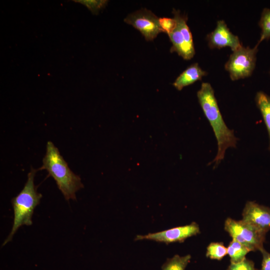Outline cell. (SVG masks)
Masks as SVG:
<instances>
[{
  "instance_id": "cell-1",
  "label": "cell",
  "mask_w": 270,
  "mask_h": 270,
  "mask_svg": "<svg viewBox=\"0 0 270 270\" xmlns=\"http://www.w3.org/2000/svg\"><path fill=\"white\" fill-rule=\"evenodd\" d=\"M197 97L217 141L216 155L210 163H214V166H217L224 160L226 150L230 148L236 147L238 138L235 136L234 130L230 129L226 125L214 96V90L210 83L202 84L200 89L197 92Z\"/></svg>"
},
{
  "instance_id": "cell-2",
  "label": "cell",
  "mask_w": 270,
  "mask_h": 270,
  "mask_svg": "<svg viewBox=\"0 0 270 270\" xmlns=\"http://www.w3.org/2000/svg\"><path fill=\"white\" fill-rule=\"evenodd\" d=\"M38 170L48 171L67 200H76V193L84 187L80 176L71 170L58 149L51 141L46 144L42 165Z\"/></svg>"
},
{
  "instance_id": "cell-3",
  "label": "cell",
  "mask_w": 270,
  "mask_h": 270,
  "mask_svg": "<svg viewBox=\"0 0 270 270\" xmlns=\"http://www.w3.org/2000/svg\"><path fill=\"white\" fill-rule=\"evenodd\" d=\"M37 170L31 167L27 180L20 192L12 199L14 222L12 230L3 246L12 240L14 235L23 225L32 224V216L36 207L40 204L42 195L36 190L34 180Z\"/></svg>"
},
{
  "instance_id": "cell-4",
  "label": "cell",
  "mask_w": 270,
  "mask_h": 270,
  "mask_svg": "<svg viewBox=\"0 0 270 270\" xmlns=\"http://www.w3.org/2000/svg\"><path fill=\"white\" fill-rule=\"evenodd\" d=\"M258 44L254 48L242 45L232 52L224 65L230 79L236 80L250 76L254 70Z\"/></svg>"
},
{
  "instance_id": "cell-5",
  "label": "cell",
  "mask_w": 270,
  "mask_h": 270,
  "mask_svg": "<svg viewBox=\"0 0 270 270\" xmlns=\"http://www.w3.org/2000/svg\"><path fill=\"white\" fill-rule=\"evenodd\" d=\"M172 12L176 26L168 35L172 44L170 52H176L184 60H190L195 54V49L192 34L187 24L188 17L179 10L174 9Z\"/></svg>"
},
{
  "instance_id": "cell-6",
  "label": "cell",
  "mask_w": 270,
  "mask_h": 270,
  "mask_svg": "<svg viewBox=\"0 0 270 270\" xmlns=\"http://www.w3.org/2000/svg\"><path fill=\"white\" fill-rule=\"evenodd\" d=\"M224 230L233 240L248 248L250 252H260L264 249L266 234L244 220L228 218L224 223Z\"/></svg>"
},
{
  "instance_id": "cell-7",
  "label": "cell",
  "mask_w": 270,
  "mask_h": 270,
  "mask_svg": "<svg viewBox=\"0 0 270 270\" xmlns=\"http://www.w3.org/2000/svg\"><path fill=\"white\" fill-rule=\"evenodd\" d=\"M124 22L140 31L147 41L153 40L162 32L159 25L158 18L146 8L129 14Z\"/></svg>"
},
{
  "instance_id": "cell-8",
  "label": "cell",
  "mask_w": 270,
  "mask_h": 270,
  "mask_svg": "<svg viewBox=\"0 0 270 270\" xmlns=\"http://www.w3.org/2000/svg\"><path fill=\"white\" fill-rule=\"evenodd\" d=\"M200 232L197 223L191 224L166 230L149 233L146 235H138L135 240H150L157 242L170 244L174 242H182L187 238L196 236Z\"/></svg>"
},
{
  "instance_id": "cell-9",
  "label": "cell",
  "mask_w": 270,
  "mask_h": 270,
  "mask_svg": "<svg viewBox=\"0 0 270 270\" xmlns=\"http://www.w3.org/2000/svg\"><path fill=\"white\" fill-rule=\"evenodd\" d=\"M206 38L211 49L228 46L233 52L242 46L238 37L230 32L224 20L217 22L215 29L206 35Z\"/></svg>"
},
{
  "instance_id": "cell-10",
  "label": "cell",
  "mask_w": 270,
  "mask_h": 270,
  "mask_svg": "<svg viewBox=\"0 0 270 270\" xmlns=\"http://www.w3.org/2000/svg\"><path fill=\"white\" fill-rule=\"evenodd\" d=\"M244 222L266 233L270 230V208L254 202H248L242 212Z\"/></svg>"
},
{
  "instance_id": "cell-11",
  "label": "cell",
  "mask_w": 270,
  "mask_h": 270,
  "mask_svg": "<svg viewBox=\"0 0 270 270\" xmlns=\"http://www.w3.org/2000/svg\"><path fill=\"white\" fill-rule=\"evenodd\" d=\"M207 74V72L199 66L198 63H194L179 75L172 85L178 90H181L184 88L201 80L202 78Z\"/></svg>"
},
{
  "instance_id": "cell-12",
  "label": "cell",
  "mask_w": 270,
  "mask_h": 270,
  "mask_svg": "<svg viewBox=\"0 0 270 270\" xmlns=\"http://www.w3.org/2000/svg\"><path fill=\"white\" fill-rule=\"evenodd\" d=\"M255 101L267 128L270 138L268 149L270 151V96L260 91L256 94Z\"/></svg>"
},
{
  "instance_id": "cell-13",
  "label": "cell",
  "mask_w": 270,
  "mask_h": 270,
  "mask_svg": "<svg viewBox=\"0 0 270 270\" xmlns=\"http://www.w3.org/2000/svg\"><path fill=\"white\" fill-rule=\"evenodd\" d=\"M228 254L230 258V262L236 263L244 260L250 250L236 240L230 242L228 248Z\"/></svg>"
},
{
  "instance_id": "cell-14",
  "label": "cell",
  "mask_w": 270,
  "mask_h": 270,
  "mask_svg": "<svg viewBox=\"0 0 270 270\" xmlns=\"http://www.w3.org/2000/svg\"><path fill=\"white\" fill-rule=\"evenodd\" d=\"M190 259V254L184 256L175 255L166 260L162 266V270H185Z\"/></svg>"
},
{
  "instance_id": "cell-15",
  "label": "cell",
  "mask_w": 270,
  "mask_h": 270,
  "mask_svg": "<svg viewBox=\"0 0 270 270\" xmlns=\"http://www.w3.org/2000/svg\"><path fill=\"white\" fill-rule=\"evenodd\" d=\"M259 26L262 30L261 34L258 44L264 40L270 38V8H264L262 12Z\"/></svg>"
},
{
  "instance_id": "cell-16",
  "label": "cell",
  "mask_w": 270,
  "mask_h": 270,
  "mask_svg": "<svg viewBox=\"0 0 270 270\" xmlns=\"http://www.w3.org/2000/svg\"><path fill=\"white\" fill-rule=\"evenodd\" d=\"M226 254L227 248L222 242H211L207 247L206 256L210 259L220 260Z\"/></svg>"
},
{
  "instance_id": "cell-17",
  "label": "cell",
  "mask_w": 270,
  "mask_h": 270,
  "mask_svg": "<svg viewBox=\"0 0 270 270\" xmlns=\"http://www.w3.org/2000/svg\"><path fill=\"white\" fill-rule=\"evenodd\" d=\"M74 2L86 6L94 14H97L100 10L105 7L108 1L105 0H78Z\"/></svg>"
},
{
  "instance_id": "cell-18",
  "label": "cell",
  "mask_w": 270,
  "mask_h": 270,
  "mask_svg": "<svg viewBox=\"0 0 270 270\" xmlns=\"http://www.w3.org/2000/svg\"><path fill=\"white\" fill-rule=\"evenodd\" d=\"M158 23L162 32L168 35L174 31L176 26V20L174 18H159Z\"/></svg>"
},
{
  "instance_id": "cell-19",
  "label": "cell",
  "mask_w": 270,
  "mask_h": 270,
  "mask_svg": "<svg viewBox=\"0 0 270 270\" xmlns=\"http://www.w3.org/2000/svg\"><path fill=\"white\" fill-rule=\"evenodd\" d=\"M226 270H258L254 267V262L245 258L244 260L236 263L231 262Z\"/></svg>"
},
{
  "instance_id": "cell-20",
  "label": "cell",
  "mask_w": 270,
  "mask_h": 270,
  "mask_svg": "<svg viewBox=\"0 0 270 270\" xmlns=\"http://www.w3.org/2000/svg\"><path fill=\"white\" fill-rule=\"evenodd\" d=\"M260 252L262 256V268L260 270H270V254L264 248Z\"/></svg>"
},
{
  "instance_id": "cell-21",
  "label": "cell",
  "mask_w": 270,
  "mask_h": 270,
  "mask_svg": "<svg viewBox=\"0 0 270 270\" xmlns=\"http://www.w3.org/2000/svg\"></svg>"
}]
</instances>
